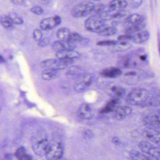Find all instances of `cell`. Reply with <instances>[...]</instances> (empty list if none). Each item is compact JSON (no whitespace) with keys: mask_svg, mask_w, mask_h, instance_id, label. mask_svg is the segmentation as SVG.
Listing matches in <instances>:
<instances>
[{"mask_svg":"<svg viewBox=\"0 0 160 160\" xmlns=\"http://www.w3.org/2000/svg\"><path fill=\"white\" fill-rule=\"evenodd\" d=\"M84 136L85 138H90L92 137V133L90 131H85L84 133Z\"/></svg>","mask_w":160,"mask_h":160,"instance_id":"obj_41","label":"cell"},{"mask_svg":"<svg viewBox=\"0 0 160 160\" xmlns=\"http://www.w3.org/2000/svg\"><path fill=\"white\" fill-rule=\"evenodd\" d=\"M143 135L145 138L155 144H160V132L159 130L153 128H148L144 131Z\"/></svg>","mask_w":160,"mask_h":160,"instance_id":"obj_15","label":"cell"},{"mask_svg":"<svg viewBox=\"0 0 160 160\" xmlns=\"http://www.w3.org/2000/svg\"><path fill=\"white\" fill-rule=\"evenodd\" d=\"M62 19L59 16L48 18L43 19L40 24V27L42 30H49L60 25Z\"/></svg>","mask_w":160,"mask_h":160,"instance_id":"obj_9","label":"cell"},{"mask_svg":"<svg viewBox=\"0 0 160 160\" xmlns=\"http://www.w3.org/2000/svg\"><path fill=\"white\" fill-rule=\"evenodd\" d=\"M76 48V43L70 40H59L52 44V49L56 52L64 50H75Z\"/></svg>","mask_w":160,"mask_h":160,"instance_id":"obj_10","label":"cell"},{"mask_svg":"<svg viewBox=\"0 0 160 160\" xmlns=\"http://www.w3.org/2000/svg\"><path fill=\"white\" fill-rule=\"evenodd\" d=\"M73 61L59 58L49 59L42 62L41 66L45 69L59 71L65 69Z\"/></svg>","mask_w":160,"mask_h":160,"instance_id":"obj_6","label":"cell"},{"mask_svg":"<svg viewBox=\"0 0 160 160\" xmlns=\"http://www.w3.org/2000/svg\"><path fill=\"white\" fill-rule=\"evenodd\" d=\"M110 93L112 99H117L119 100L124 96L125 90L123 88L118 86H113L110 90Z\"/></svg>","mask_w":160,"mask_h":160,"instance_id":"obj_25","label":"cell"},{"mask_svg":"<svg viewBox=\"0 0 160 160\" xmlns=\"http://www.w3.org/2000/svg\"><path fill=\"white\" fill-rule=\"evenodd\" d=\"M132 34H125L123 35H121L119 36L118 38V41H131L132 39Z\"/></svg>","mask_w":160,"mask_h":160,"instance_id":"obj_40","label":"cell"},{"mask_svg":"<svg viewBox=\"0 0 160 160\" xmlns=\"http://www.w3.org/2000/svg\"><path fill=\"white\" fill-rule=\"evenodd\" d=\"M130 156L133 160H152L150 157L146 156L145 154L137 151L132 150L130 152Z\"/></svg>","mask_w":160,"mask_h":160,"instance_id":"obj_30","label":"cell"},{"mask_svg":"<svg viewBox=\"0 0 160 160\" xmlns=\"http://www.w3.org/2000/svg\"><path fill=\"white\" fill-rule=\"evenodd\" d=\"M149 96V92L145 89H135L127 95L126 102L131 105H141L148 102Z\"/></svg>","mask_w":160,"mask_h":160,"instance_id":"obj_3","label":"cell"},{"mask_svg":"<svg viewBox=\"0 0 160 160\" xmlns=\"http://www.w3.org/2000/svg\"><path fill=\"white\" fill-rule=\"evenodd\" d=\"M106 21L98 15H91L85 22V28L90 32L99 34L107 26Z\"/></svg>","mask_w":160,"mask_h":160,"instance_id":"obj_5","label":"cell"},{"mask_svg":"<svg viewBox=\"0 0 160 160\" xmlns=\"http://www.w3.org/2000/svg\"><path fill=\"white\" fill-rule=\"evenodd\" d=\"M8 16L11 18L12 22H13L14 24L21 25L24 23V20H23V18L15 13H11Z\"/></svg>","mask_w":160,"mask_h":160,"instance_id":"obj_32","label":"cell"},{"mask_svg":"<svg viewBox=\"0 0 160 160\" xmlns=\"http://www.w3.org/2000/svg\"><path fill=\"white\" fill-rule=\"evenodd\" d=\"M114 113V117L117 119L122 120L131 115L132 112V109L130 107L127 106H118Z\"/></svg>","mask_w":160,"mask_h":160,"instance_id":"obj_18","label":"cell"},{"mask_svg":"<svg viewBox=\"0 0 160 160\" xmlns=\"http://www.w3.org/2000/svg\"><path fill=\"white\" fill-rule=\"evenodd\" d=\"M146 21V18L144 16L138 13H133L126 18L124 21V24L126 27H128L140 24Z\"/></svg>","mask_w":160,"mask_h":160,"instance_id":"obj_14","label":"cell"},{"mask_svg":"<svg viewBox=\"0 0 160 160\" xmlns=\"http://www.w3.org/2000/svg\"><path fill=\"white\" fill-rule=\"evenodd\" d=\"M138 148L141 151L147 153L153 160H160V150L149 142L142 141L139 143Z\"/></svg>","mask_w":160,"mask_h":160,"instance_id":"obj_8","label":"cell"},{"mask_svg":"<svg viewBox=\"0 0 160 160\" xmlns=\"http://www.w3.org/2000/svg\"><path fill=\"white\" fill-rule=\"evenodd\" d=\"M118 42L110 47V49L113 52H121V51H125L131 48L132 45L131 43L125 41H119Z\"/></svg>","mask_w":160,"mask_h":160,"instance_id":"obj_22","label":"cell"},{"mask_svg":"<svg viewBox=\"0 0 160 160\" xmlns=\"http://www.w3.org/2000/svg\"><path fill=\"white\" fill-rule=\"evenodd\" d=\"M15 156L18 159L20 160H29L32 159L31 156L26 153V149L22 147L17 150Z\"/></svg>","mask_w":160,"mask_h":160,"instance_id":"obj_27","label":"cell"},{"mask_svg":"<svg viewBox=\"0 0 160 160\" xmlns=\"http://www.w3.org/2000/svg\"><path fill=\"white\" fill-rule=\"evenodd\" d=\"M119 101L117 99H112L109 101L103 108L100 110L101 114H106L114 111L118 107Z\"/></svg>","mask_w":160,"mask_h":160,"instance_id":"obj_20","label":"cell"},{"mask_svg":"<svg viewBox=\"0 0 160 160\" xmlns=\"http://www.w3.org/2000/svg\"><path fill=\"white\" fill-rule=\"evenodd\" d=\"M106 10L105 5L102 3H98L94 5L93 11L91 13V15H99L101 13Z\"/></svg>","mask_w":160,"mask_h":160,"instance_id":"obj_33","label":"cell"},{"mask_svg":"<svg viewBox=\"0 0 160 160\" xmlns=\"http://www.w3.org/2000/svg\"><path fill=\"white\" fill-rule=\"evenodd\" d=\"M144 122L148 128L159 130L160 128V117L159 114L149 115L144 118Z\"/></svg>","mask_w":160,"mask_h":160,"instance_id":"obj_17","label":"cell"},{"mask_svg":"<svg viewBox=\"0 0 160 160\" xmlns=\"http://www.w3.org/2000/svg\"><path fill=\"white\" fill-rule=\"evenodd\" d=\"M64 152L63 145L60 142H55L49 145L45 156L48 160H56L61 159Z\"/></svg>","mask_w":160,"mask_h":160,"instance_id":"obj_7","label":"cell"},{"mask_svg":"<svg viewBox=\"0 0 160 160\" xmlns=\"http://www.w3.org/2000/svg\"><path fill=\"white\" fill-rule=\"evenodd\" d=\"M112 142L116 145H118L120 143V140L118 137H114L112 139Z\"/></svg>","mask_w":160,"mask_h":160,"instance_id":"obj_43","label":"cell"},{"mask_svg":"<svg viewBox=\"0 0 160 160\" xmlns=\"http://www.w3.org/2000/svg\"><path fill=\"white\" fill-rule=\"evenodd\" d=\"M92 2L85 1L79 2L74 6L71 13L73 17L81 18L91 14L94 6Z\"/></svg>","mask_w":160,"mask_h":160,"instance_id":"obj_4","label":"cell"},{"mask_svg":"<svg viewBox=\"0 0 160 160\" xmlns=\"http://www.w3.org/2000/svg\"><path fill=\"white\" fill-rule=\"evenodd\" d=\"M5 59H4L3 57L0 55V62H1V63H3V62H5Z\"/></svg>","mask_w":160,"mask_h":160,"instance_id":"obj_45","label":"cell"},{"mask_svg":"<svg viewBox=\"0 0 160 160\" xmlns=\"http://www.w3.org/2000/svg\"><path fill=\"white\" fill-rule=\"evenodd\" d=\"M128 6L127 0H112L108 5V9L113 10H123Z\"/></svg>","mask_w":160,"mask_h":160,"instance_id":"obj_21","label":"cell"},{"mask_svg":"<svg viewBox=\"0 0 160 160\" xmlns=\"http://www.w3.org/2000/svg\"><path fill=\"white\" fill-rule=\"evenodd\" d=\"M81 70L78 67H72L68 71L67 75L70 78L79 77L81 76Z\"/></svg>","mask_w":160,"mask_h":160,"instance_id":"obj_34","label":"cell"},{"mask_svg":"<svg viewBox=\"0 0 160 160\" xmlns=\"http://www.w3.org/2000/svg\"><path fill=\"white\" fill-rule=\"evenodd\" d=\"M148 62V56L145 53L128 55L122 58L119 64L123 68H134L145 64Z\"/></svg>","mask_w":160,"mask_h":160,"instance_id":"obj_2","label":"cell"},{"mask_svg":"<svg viewBox=\"0 0 160 160\" xmlns=\"http://www.w3.org/2000/svg\"><path fill=\"white\" fill-rule=\"evenodd\" d=\"M92 1H94L98 2L100 1L101 0H92Z\"/></svg>","mask_w":160,"mask_h":160,"instance_id":"obj_46","label":"cell"},{"mask_svg":"<svg viewBox=\"0 0 160 160\" xmlns=\"http://www.w3.org/2000/svg\"><path fill=\"white\" fill-rule=\"evenodd\" d=\"M31 11L33 13L36 15H38L42 14L43 12V10L42 8L39 6H33L31 9Z\"/></svg>","mask_w":160,"mask_h":160,"instance_id":"obj_39","label":"cell"},{"mask_svg":"<svg viewBox=\"0 0 160 160\" xmlns=\"http://www.w3.org/2000/svg\"><path fill=\"white\" fill-rule=\"evenodd\" d=\"M150 34L147 30H142L134 34H132L131 41L136 44H142L146 42L149 39Z\"/></svg>","mask_w":160,"mask_h":160,"instance_id":"obj_16","label":"cell"},{"mask_svg":"<svg viewBox=\"0 0 160 160\" xmlns=\"http://www.w3.org/2000/svg\"><path fill=\"white\" fill-rule=\"evenodd\" d=\"M59 76V72L58 70L45 69L42 73V77L45 80H51L56 79Z\"/></svg>","mask_w":160,"mask_h":160,"instance_id":"obj_24","label":"cell"},{"mask_svg":"<svg viewBox=\"0 0 160 160\" xmlns=\"http://www.w3.org/2000/svg\"><path fill=\"white\" fill-rule=\"evenodd\" d=\"M32 147L34 152L39 156H45L49 148L48 137L45 132L38 131L31 139Z\"/></svg>","mask_w":160,"mask_h":160,"instance_id":"obj_1","label":"cell"},{"mask_svg":"<svg viewBox=\"0 0 160 160\" xmlns=\"http://www.w3.org/2000/svg\"><path fill=\"white\" fill-rule=\"evenodd\" d=\"M146 25H147V23L146 21L137 25L126 27L124 30V33L127 34H134L138 32L143 30L146 28Z\"/></svg>","mask_w":160,"mask_h":160,"instance_id":"obj_23","label":"cell"},{"mask_svg":"<svg viewBox=\"0 0 160 160\" xmlns=\"http://www.w3.org/2000/svg\"><path fill=\"white\" fill-rule=\"evenodd\" d=\"M71 33V31L68 28H62L59 29L57 31V37L59 40L61 41L69 40Z\"/></svg>","mask_w":160,"mask_h":160,"instance_id":"obj_26","label":"cell"},{"mask_svg":"<svg viewBox=\"0 0 160 160\" xmlns=\"http://www.w3.org/2000/svg\"><path fill=\"white\" fill-rule=\"evenodd\" d=\"M121 70L118 67H110L103 70L101 73L102 76L107 78H116L122 74Z\"/></svg>","mask_w":160,"mask_h":160,"instance_id":"obj_19","label":"cell"},{"mask_svg":"<svg viewBox=\"0 0 160 160\" xmlns=\"http://www.w3.org/2000/svg\"><path fill=\"white\" fill-rule=\"evenodd\" d=\"M42 33L40 30L38 29L34 30L33 32V37L34 40L39 42L42 38Z\"/></svg>","mask_w":160,"mask_h":160,"instance_id":"obj_37","label":"cell"},{"mask_svg":"<svg viewBox=\"0 0 160 160\" xmlns=\"http://www.w3.org/2000/svg\"><path fill=\"white\" fill-rule=\"evenodd\" d=\"M85 37H83L82 35L77 32H71L69 36V40L72 41V42H78L82 43L85 42Z\"/></svg>","mask_w":160,"mask_h":160,"instance_id":"obj_31","label":"cell"},{"mask_svg":"<svg viewBox=\"0 0 160 160\" xmlns=\"http://www.w3.org/2000/svg\"><path fill=\"white\" fill-rule=\"evenodd\" d=\"M92 78L90 75H84L80 78L79 81L77 83L74 89L77 92H82L88 88L92 83Z\"/></svg>","mask_w":160,"mask_h":160,"instance_id":"obj_11","label":"cell"},{"mask_svg":"<svg viewBox=\"0 0 160 160\" xmlns=\"http://www.w3.org/2000/svg\"><path fill=\"white\" fill-rule=\"evenodd\" d=\"M143 0H129L128 5L132 9H137L141 6Z\"/></svg>","mask_w":160,"mask_h":160,"instance_id":"obj_35","label":"cell"},{"mask_svg":"<svg viewBox=\"0 0 160 160\" xmlns=\"http://www.w3.org/2000/svg\"><path fill=\"white\" fill-rule=\"evenodd\" d=\"M78 114L80 118L86 120L90 119L93 116V111L92 108L89 104L84 103L78 108Z\"/></svg>","mask_w":160,"mask_h":160,"instance_id":"obj_13","label":"cell"},{"mask_svg":"<svg viewBox=\"0 0 160 160\" xmlns=\"http://www.w3.org/2000/svg\"><path fill=\"white\" fill-rule=\"evenodd\" d=\"M12 155L11 153H7L5 155V159H12Z\"/></svg>","mask_w":160,"mask_h":160,"instance_id":"obj_44","label":"cell"},{"mask_svg":"<svg viewBox=\"0 0 160 160\" xmlns=\"http://www.w3.org/2000/svg\"><path fill=\"white\" fill-rule=\"evenodd\" d=\"M50 38H44L43 39L42 38L40 41L38 42V45L39 47H45L48 46L50 44Z\"/></svg>","mask_w":160,"mask_h":160,"instance_id":"obj_38","label":"cell"},{"mask_svg":"<svg viewBox=\"0 0 160 160\" xmlns=\"http://www.w3.org/2000/svg\"><path fill=\"white\" fill-rule=\"evenodd\" d=\"M118 42L117 41L114 40H105V41H99L97 42V45L99 46H108L111 47L114 45Z\"/></svg>","mask_w":160,"mask_h":160,"instance_id":"obj_36","label":"cell"},{"mask_svg":"<svg viewBox=\"0 0 160 160\" xmlns=\"http://www.w3.org/2000/svg\"><path fill=\"white\" fill-rule=\"evenodd\" d=\"M80 54L75 50H64L56 52L58 58L73 62L74 60L79 58Z\"/></svg>","mask_w":160,"mask_h":160,"instance_id":"obj_12","label":"cell"},{"mask_svg":"<svg viewBox=\"0 0 160 160\" xmlns=\"http://www.w3.org/2000/svg\"><path fill=\"white\" fill-rule=\"evenodd\" d=\"M118 32V29L115 27H108L107 26L100 33L99 35L103 37H108V36H113L117 34Z\"/></svg>","mask_w":160,"mask_h":160,"instance_id":"obj_29","label":"cell"},{"mask_svg":"<svg viewBox=\"0 0 160 160\" xmlns=\"http://www.w3.org/2000/svg\"><path fill=\"white\" fill-rule=\"evenodd\" d=\"M14 4L16 5H22L24 3V0H11Z\"/></svg>","mask_w":160,"mask_h":160,"instance_id":"obj_42","label":"cell"},{"mask_svg":"<svg viewBox=\"0 0 160 160\" xmlns=\"http://www.w3.org/2000/svg\"><path fill=\"white\" fill-rule=\"evenodd\" d=\"M0 23L7 29L12 30L13 28L14 24L8 16H0Z\"/></svg>","mask_w":160,"mask_h":160,"instance_id":"obj_28","label":"cell"}]
</instances>
